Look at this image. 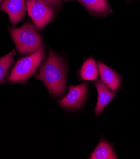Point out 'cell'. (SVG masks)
Wrapping results in <instances>:
<instances>
[{"label": "cell", "mask_w": 140, "mask_h": 159, "mask_svg": "<svg viewBox=\"0 0 140 159\" xmlns=\"http://www.w3.org/2000/svg\"><path fill=\"white\" fill-rule=\"evenodd\" d=\"M66 67L64 60L50 51L35 77L44 83L54 97H63L66 89Z\"/></svg>", "instance_id": "6da1fadb"}, {"label": "cell", "mask_w": 140, "mask_h": 159, "mask_svg": "<svg viewBox=\"0 0 140 159\" xmlns=\"http://www.w3.org/2000/svg\"><path fill=\"white\" fill-rule=\"evenodd\" d=\"M9 30L20 55H31L42 46V39L32 23L28 22L19 28H10Z\"/></svg>", "instance_id": "7a4b0ae2"}, {"label": "cell", "mask_w": 140, "mask_h": 159, "mask_svg": "<svg viewBox=\"0 0 140 159\" xmlns=\"http://www.w3.org/2000/svg\"><path fill=\"white\" fill-rule=\"evenodd\" d=\"M45 57L44 46L35 53L21 58L13 68L8 81L13 83L26 84L29 77L35 74Z\"/></svg>", "instance_id": "3957f363"}, {"label": "cell", "mask_w": 140, "mask_h": 159, "mask_svg": "<svg viewBox=\"0 0 140 159\" xmlns=\"http://www.w3.org/2000/svg\"><path fill=\"white\" fill-rule=\"evenodd\" d=\"M27 9L28 15L37 29L44 28L53 17V9L42 0H27Z\"/></svg>", "instance_id": "277c9868"}, {"label": "cell", "mask_w": 140, "mask_h": 159, "mask_svg": "<svg viewBox=\"0 0 140 159\" xmlns=\"http://www.w3.org/2000/svg\"><path fill=\"white\" fill-rule=\"evenodd\" d=\"M87 94V84L83 83L78 86H71L66 96L59 101V105L67 109L80 108L84 104Z\"/></svg>", "instance_id": "5b68a950"}, {"label": "cell", "mask_w": 140, "mask_h": 159, "mask_svg": "<svg viewBox=\"0 0 140 159\" xmlns=\"http://www.w3.org/2000/svg\"><path fill=\"white\" fill-rule=\"evenodd\" d=\"M2 11L6 12L10 22L15 25L20 22L25 15L27 9L26 0H3L0 6Z\"/></svg>", "instance_id": "8992f818"}, {"label": "cell", "mask_w": 140, "mask_h": 159, "mask_svg": "<svg viewBox=\"0 0 140 159\" xmlns=\"http://www.w3.org/2000/svg\"><path fill=\"white\" fill-rule=\"evenodd\" d=\"M98 69L101 81L113 92H117L121 84V78L114 70L101 61L98 62Z\"/></svg>", "instance_id": "52a82bcc"}, {"label": "cell", "mask_w": 140, "mask_h": 159, "mask_svg": "<svg viewBox=\"0 0 140 159\" xmlns=\"http://www.w3.org/2000/svg\"><path fill=\"white\" fill-rule=\"evenodd\" d=\"M94 86L98 92V100L95 110V115L100 114L107 105L116 97V94L108 88L101 80L94 83Z\"/></svg>", "instance_id": "ba28073f"}, {"label": "cell", "mask_w": 140, "mask_h": 159, "mask_svg": "<svg viewBox=\"0 0 140 159\" xmlns=\"http://www.w3.org/2000/svg\"><path fill=\"white\" fill-rule=\"evenodd\" d=\"M99 69L93 58L85 61L80 69V78L83 81H94L98 77Z\"/></svg>", "instance_id": "9c48e42d"}, {"label": "cell", "mask_w": 140, "mask_h": 159, "mask_svg": "<svg viewBox=\"0 0 140 159\" xmlns=\"http://www.w3.org/2000/svg\"><path fill=\"white\" fill-rule=\"evenodd\" d=\"M91 159H116L114 150L106 141H102L90 156Z\"/></svg>", "instance_id": "30bf717a"}, {"label": "cell", "mask_w": 140, "mask_h": 159, "mask_svg": "<svg viewBox=\"0 0 140 159\" xmlns=\"http://www.w3.org/2000/svg\"><path fill=\"white\" fill-rule=\"evenodd\" d=\"M15 52L13 50L7 55L0 58V84L5 83V79L8 76L9 70L14 62Z\"/></svg>", "instance_id": "8fae6325"}, {"label": "cell", "mask_w": 140, "mask_h": 159, "mask_svg": "<svg viewBox=\"0 0 140 159\" xmlns=\"http://www.w3.org/2000/svg\"><path fill=\"white\" fill-rule=\"evenodd\" d=\"M88 10L97 13H104L108 9L106 0H77Z\"/></svg>", "instance_id": "7c38bea8"}, {"label": "cell", "mask_w": 140, "mask_h": 159, "mask_svg": "<svg viewBox=\"0 0 140 159\" xmlns=\"http://www.w3.org/2000/svg\"><path fill=\"white\" fill-rule=\"evenodd\" d=\"M42 1L48 5L52 7H57L59 3V0H42Z\"/></svg>", "instance_id": "4fadbf2b"}, {"label": "cell", "mask_w": 140, "mask_h": 159, "mask_svg": "<svg viewBox=\"0 0 140 159\" xmlns=\"http://www.w3.org/2000/svg\"><path fill=\"white\" fill-rule=\"evenodd\" d=\"M3 1V0H0V3H2V2Z\"/></svg>", "instance_id": "5bb4252c"}, {"label": "cell", "mask_w": 140, "mask_h": 159, "mask_svg": "<svg viewBox=\"0 0 140 159\" xmlns=\"http://www.w3.org/2000/svg\"><path fill=\"white\" fill-rule=\"evenodd\" d=\"M59 1H61V0H59Z\"/></svg>", "instance_id": "9a60e30c"}]
</instances>
